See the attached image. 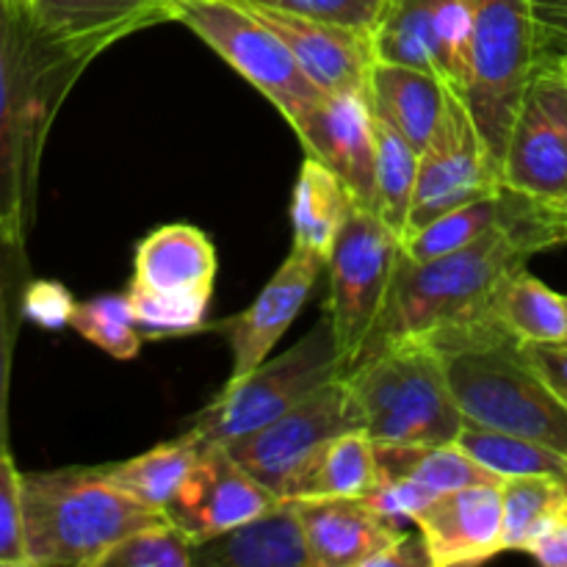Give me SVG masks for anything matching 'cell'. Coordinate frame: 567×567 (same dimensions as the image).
Segmentation results:
<instances>
[{"mask_svg":"<svg viewBox=\"0 0 567 567\" xmlns=\"http://www.w3.org/2000/svg\"><path fill=\"white\" fill-rule=\"evenodd\" d=\"M532 557L546 567H567V515L548 526L529 546Z\"/></svg>","mask_w":567,"mask_h":567,"instance_id":"7bdbcfd3","label":"cell"},{"mask_svg":"<svg viewBox=\"0 0 567 567\" xmlns=\"http://www.w3.org/2000/svg\"><path fill=\"white\" fill-rule=\"evenodd\" d=\"M28 282H31V275H28L25 247L0 236V452H11V365H14L17 332H20L22 321V293H25Z\"/></svg>","mask_w":567,"mask_h":567,"instance_id":"d6a6232c","label":"cell"},{"mask_svg":"<svg viewBox=\"0 0 567 567\" xmlns=\"http://www.w3.org/2000/svg\"><path fill=\"white\" fill-rule=\"evenodd\" d=\"M502 219V188L496 194L446 210L402 238V249L413 260H435L480 241Z\"/></svg>","mask_w":567,"mask_h":567,"instance_id":"1f68e13d","label":"cell"},{"mask_svg":"<svg viewBox=\"0 0 567 567\" xmlns=\"http://www.w3.org/2000/svg\"><path fill=\"white\" fill-rule=\"evenodd\" d=\"M249 9L291 48L297 64L321 92L369 94L371 70L377 64L374 33L305 20L275 9Z\"/></svg>","mask_w":567,"mask_h":567,"instance_id":"ac0fdd59","label":"cell"},{"mask_svg":"<svg viewBox=\"0 0 567 567\" xmlns=\"http://www.w3.org/2000/svg\"><path fill=\"white\" fill-rule=\"evenodd\" d=\"M28 3H31V0H28Z\"/></svg>","mask_w":567,"mask_h":567,"instance_id":"bcb514c9","label":"cell"},{"mask_svg":"<svg viewBox=\"0 0 567 567\" xmlns=\"http://www.w3.org/2000/svg\"><path fill=\"white\" fill-rule=\"evenodd\" d=\"M347 374L336 349L327 316L313 330L275 360H266L241 382L225 385V391L194 419L192 430L216 443H230L271 424L319 391L324 382Z\"/></svg>","mask_w":567,"mask_h":567,"instance_id":"ba28073f","label":"cell"},{"mask_svg":"<svg viewBox=\"0 0 567 567\" xmlns=\"http://www.w3.org/2000/svg\"><path fill=\"white\" fill-rule=\"evenodd\" d=\"M432 567L482 565L504 551L502 485L441 493L413 518Z\"/></svg>","mask_w":567,"mask_h":567,"instance_id":"e0dca14e","label":"cell"},{"mask_svg":"<svg viewBox=\"0 0 567 567\" xmlns=\"http://www.w3.org/2000/svg\"><path fill=\"white\" fill-rule=\"evenodd\" d=\"M543 61H557L567 53V0H529Z\"/></svg>","mask_w":567,"mask_h":567,"instance_id":"60d3db41","label":"cell"},{"mask_svg":"<svg viewBox=\"0 0 567 567\" xmlns=\"http://www.w3.org/2000/svg\"><path fill=\"white\" fill-rule=\"evenodd\" d=\"M0 567H28L22 474L11 452H0Z\"/></svg>","mask_w":567,"mask_h":567,"instance_id":"74e56055","label":"cell"},{"mask_svg":"<svg viewBox=\"0 0 567 567\" xmlns=\"http://www.w3.org/2000/svg\"><path fill=\"white\" fill-rule=\"evenodd\" d=\"M474 6L471 0H391L374 33L377 61L419 66L463 89Z\"/></svg>","mask_w":567,"mask_h":567,"instance_id":"4fadbf2b","label":"cell"},{"mask_svg":"<svg viewBox=\"0 0 567 567\" xmlns=\"http://www.w3.org/2000/svg\"><path fill=\"white\" fill-rule=\"evenodd\" d=\"M377 138V192L374 214L404 238L419 181L421 153L385 120L374 116Z\"/></svg>","mask_w":567,"mask_h":567,"instance_id":"f546056e","label":"cell"},{"mask_svg":"<svg viewBox=\"0 0 567 567\" xmlns=\"http://www.w3.org/2000/svg\"><path fill=\"white\" fill-rule=\"evenodd\" d=\"M354 430H363V415L347 380L336 377L280 419L225 446L271 496L288 498L293 480L321 452V446Z\"/></svg>","mask_w":567,"mask_h":567,"instance_id":"30bf717a","label":"cell"},{"mask_svg":"<svg viewBox=\"0 0 567 567\" xmlns=\"http://www.w3.org/2000/svg\"><path fill=\"white\" fill-rule=\"evenodd\" d=\"M214 280L216 249L199 227H158L136 247V286L166 293H214Z\"/></svg>","mask_w":567,"mask_h":567,"instance_id":"603a6c76","label":"cell"},{"mask_svg":"<svg viewBox=\"0 0 567 567\" xmlns=\"http://www.w3.org/2000/svg\"><path fill=\"white\" fill-rule=\"evenodd\" d=\"M399 258L402 236L374 210L358 205L338 233L327 260L330 293L324 310L347 371L374 338L391 297Z\"/></svg>","mask_w":567,"mask_h":567,"instance_id":"52a82bcc","label":"cell"},{"mask_svg":"<svg viewBox=\"0 0 567 567\" xmlns=\"http://www.w3.org/2000/svg\"><path fill=\"white\" fill-rule=\"evenodd\" d=\"M199 567H316L297 498H280L247 524L194 546Z\"/></svg>","mask_w":567,"mask_h":567,"instance_id":"44dd1931","label":"cell"},{"mask_svg":"<svg viewBox=\"0 0 567 567\" xmlns=\"http://www.w3.org/2000/svg\"><path fill=\"white\" fill-rule=\"evenodd\" d=\"M565 485H567V482H565Z\"/></svg>","mask_w":567,"mask_h":567,"instance_id":"7dc6e473","label":"cell"},{"mask_svg":"<svg viewBox=\"0 0 567 567\" xmlns=\"http://www.w3.org/2000/svg\"><path fill=\"white\" fill-rule=\"evenodd\" d=\"M471 6L474 28L460 94L502 177L515 116L543 55L529 0H471Z\"/></svg>","mask_w":567,"mask_h":567,"instance_id":"8992f818","label":"cell"},{"mask_svg":"<svg viewBox=\"0 0 567 567\" xmlns=\"http://www.w3.org/2000/svg\"><path fill=\"white\" fill-rule=\"evenodd\" d=\"M380 480H415L435 493L468 485H502V476L476 463L457 441L454 443H377ZM377 480V482H380Z\"/></svg>","mask_w":567,"mask_h":567,"instance_id":"484cf974","label":"cell"},{"mask_svg":"<svg viewBox=\"0 0 567 567\" xmlns=\"http://www.w3.org/2000/svg\"><path fill=\"white\" fill-rule=\"evenodd\" d=\"M358 208L352 188L321 161L305 155L291 197L293 249L316 255L327 264L336 238Z\"/></svg>","mask_w":567,"mask_h":567,"instance_id":"cb8c5ba5","label":"cell"},{"mask_svg":"<svg viewBox=\"0 0 567 567\" xmlns=\"http://www.w3.org/2000/svg\"><path fill=\"white\" fill-rule=\"evenodd\" d=\"M502 186L567 205V72L559 61H543L526 89L504 153Z\"/></svg>","mask_w":567,"mask_h":567,"instance_id":"8fae6325","label":"cell"},{"mask_svg":"<svg viewBox=\"0 0 567 567\" xmlns=\"http://www.w3.org/2000/svg\"><path fill=\"white\" fill-rule=\"evenodd\" d=\"M520 343H567V297L518 269L498 286L487 310Z\"/></svg>","mask_w":567,"mask_h":567,"instance_id":"4316f807","label":"cell"},{"mask_svg":"<svg viewBox=\"0 0 567 567\" xmlns=\"http://www.w3.org/2000/svg\"><path fill=\"white\" fill-rule=\"evenodd\" d=\"M72 310H75V299L59 282H28L25 293H22V319L37 327H44V330L70 327Z\"/></svg>","mask_w":567,"mask_h":567,"instance_id":"ab89813d","label":"cell"},{"mask_svg":"<svg viewBox=\"0 0 567 567\" xmlns=\"http://www.w3.org/2000/svg\"><path fill=\"white\" fill-rule=\"evenodd\" d=\"M70 327L116 360H133L142 352L144 336L133 319L127 293H103L75 305Z\"/></svg>","mask_w":567,"mask_h":567,"instance_id":"836d02e7","label":"cell"},{"mask_svg":"<svg viewBox=\"0 0 567 567\" xmlns=\"http://www.w3.org/2000/svg\"><path fill=\"white\" fill-rule=\"evenodd\" d=\"M498 188H502V177L457 89L449 100V111L437 125L435 136L421 153L408 233L419 230L446 210L496 194Z\"/></svg>","mask_w":567,"mask_h":567,"instance_id":"7c38bea8","label":"cell"},{"mask_svg":"<svg viewBox=\"0 0 567 567\" xmlns=\"http://www.w3.org/2000/svg\"><path fill=\"white\" fill-rule=\"evenodd\" d=\"M255 9H275L305 20L330 22V25L352 28V31L377 33L385 22L391 0H238Z\"/></svg>","mask_w":567,"mask_h":567,"instance_id":"8d00e7d4","label":"cell"},{"mask_svg":"<svg viewBox=\"0 0 567 567\" xmlns=\"http://www.w3.org/2000/svg\"><path fill=\"white\" fill-rule=\"evenodd\" d=\"M297 504L316 567H371L408 535L365 498H302Z\"/></svg>","mask_w":567,"mask_h":567,"instance_id":"d6986e66","label":"cell"},{"mask_svg":"<svg viewBox=\"0 0 567 567\" xmlns=\"http://www.w3.org/2000/svg\"><path fill=\"white\" fill-rule=\"evenodd\" d=\"M504 551H529L532 543L567 515V485L557 476H509L502 482Z\"/></svg>","mask_w":567,"mask_h":567,"instance_id":"f1b7e54d","label":"cell"},{"mask_svg":"<svg viewBox=\"0 0 567 567\" xmlns=\"http://www.w3.org/2000/svg\"><path fill=\"white\" fill-rule=\"evenodd\" d=\"M457 443L476 463L485 465L502 480H509V476H557V480L567 482V457L543 446V443L507 435V432L485 430V426H476L471 421H465Z\"/></svg>","mask_w":567,"mask_h":567,"instance_id":"4dcf8cb0","label":"cell"},{"mask_svg":"<svg viewBox=\"0 0 567 567\" xmlns=\"http://www.w3.org/2000/svg\"><path fill=\"white\" fill-rule=\"evenodd\" d=\"M97 567H194V540L166 518L116 543Z\"/></svg>","mask_w":567,"mask_h":567,"instance_id":"d590c367","label":"cell"},{"mask_svg":"<svg viewBox=\"0 0 567 567\" xmlns=\"http://www.w3.org/2000/svg\"><path fill=\"white\" fill-rule=\"evenodd\" d=\"M28 567H97L127 535L166 520L100 468L22 474Z\"/></svg>","mask_w":567,"mask_h":567,"instance_id":"3957f363","label":"cell"},{"mask_svg":"<svg viewBox=\"0 0 567 567\" xmlns=\"http://www.w3.org/2000/svg\"><path fill=\"white\" fill-rule=\"evenodd\" d=\"M457 89L446 78L408 64L377 61L369 81V103L374 116L396 127L419 153L449 111V100Z\"/></svg>","mask_w":567,"mask_h":567,"instance_id":"7402d4cb","label":"cell"},{"mask_svg":"<svg viewBox=\"0 0 567 567\" xmlns=\"http://www.w3.org/2000/svg\"><path fill=\"white\" fill-rule=\"evenodd\" d=\"M324 266V260L316 255L291 249V255L282 260V266L266 282L258 299L238 316L216 324V330L230 341L233 349V371L227 385L241 382L244 377H249L260 363L269 360L271 349L286 336L302 305L308 302Z\"/></svg>","mask_w":567,"mask_h":567,"instance_id":"2e32d148","label":"cell"},{"mask_svg":"<svg viewBox=\"0 0 567 567\" xmlns=\"http://www.w3.org/2000/svg\"><path fill=\"white\" fill-rule=\"evenodd\" d=\"M310 158L330 166L363 208L374 210L377 138L369 94H324L297 122H291Z\"/></svg>","mask_w":567,"mask_h":567,"instance_id":"9a60e30c","label":"cell"},{"mask_svg":"<svg viewBox=\"0 0 567 567\" xmlns=\"http://www.w3.org/2000/svg\"><path fill=\"white\" fill-rule=\"evenodd\" d=\"M380 480L374 441L365 430L343 432L321 446V452L293 480L288 498H363Z\"/></svg>","mask_w":567,"mask_h":567,"instance_id":"d4e9b609","label":"cell"},{"mask_svg":"<svg viewBox=\"0 0 567 567\" xmlns=\"http://www.w3.org/2000/svg\"><path fill=\"white\" fill-rule=\"evenodd\" d=\"M430 565V551L424 546V537L421 535H404L402 540L393 543L388 551H382L380 557L371 563V567H419Z\"/></svg>","mask_w":567,"mask_h":567,"instance_id":"ee69618b","label":"cell"},{"mask_svg":"<svg viewBox=\"0 0 567 567\" xmlns=\"http://www.w3.org/2000/svg\"><path fill=\"white\" fill-rule=\"evenodd\" d=\"M437 496H441V493L430 491V487L421 485V482L399 476V480H380L374 485V491L363 498L377 509V513L385 515V518L396 520V524H413L415 515H419L426 504L435 502Z\"/></svg>","mask_w":567,"mask_h":567,"instance_id":"f35d334b","label":"cell"},{"mask_svg":"<svg viewBox=\"0 0 567 567\" xmlns=\"http://www.w3.org/2000/svg\"><path fill=\"white\" fill-rule=\"evenodd\" d=\"M532 255L502 219L480 241L443 258L413 260L402 249L385 313L360 360L382 343L426 338L449 327L487 319L498 286L513 271L524 269Z\"/></svg>","mask_w":567,"mask_h":567,"instance_id":"277c9868","label":"cell"},{"mask_svg":"<svg viewBox=\"0 0 567 567\" xmlns=\"http://www.w3.org/2000/svg\"><path fill=\"white\" fill-rule=\"evenodd\" d=\"M277 502L280 498L233 460L225 443L208 441L164 515L197 546L258 518Z\"/></svg>","mask_w":567,"mask_h":567,"instance_id":"5bb4252c","label":"cell"},{"mask_svg":"<svg viewBox=\"0 0 567 567\" xmlns=\"http://www.w3.org/2000/svg\"><path fill=\"white\" fill-rule=\"evenodd\" d=\"M377 443H454L465 426L437 349L424 338L382 343L343 374Z\"/></svg>","mask_w":567,"mask_h":567,"instance_id":"5b68a950","label":"cell"},{"mask_svg":"<svg viewBox=\"0 0 567 567\" xmlns=\"http://www.w3.org/2000/svg\"><path fill=\"white\" fill-rule=\"evenodd\" d=\"M205 443H208V437L188 430L186 435L158 443L155 449L138 454V457H131L127 463L105 465V471L122 491L136 496L147 507L166 513V507L177 496L186 476L192 474Z\"/></svg>","mask_w":567,"mask_h":567,"instance_id":"83f0119b","label":"cell"},{"mask_svg":"<svg viewBox=\"0 0 567 567\" xmlns=\"http://www.w3.org/2000/svg\"><path fill=\"white\" fill-rule=\"evenodd\" d=\"M557 61H559V64H563V70L567 72V53L563 55V59H557Z\"/></svg>","mask_w":567,"mask_h":567,"instance_id":"f6af8a7d","label":"cell"},{"mask_svg":"<svg viewBox=\"0 0 567 567\" xmlns=\"http://www.w3.org/2000/svg\"><path fill=\"white\" fill-rule=\"evenodd\" d=\"M529 363L567 404V343H524Z\"/></svg>","mask_w":567,"mask_h":567,"instance_id":"b9f144b4","label":"cell"},{"mask_svg":"<svg viewBox=\"0 0 567 567\" xmlns=\"http://www.w3.org/2000/svg\"><path fill=\"white\" fill-rule=\"evenodd\" d=\"M175 20L197 33L238 75L247 78L288 122L324 97L291 48L238 0H175Z\"/></svg>","mask_w":567,"mask_h":567,"instance_id":"9c48e42d","label":"cell"},{"mask_svg":"<svg viewBox=\"0 0 567 567\" xmlns=\"http://www.w3.org/2000/svg\"><path fill=\"white\" fill-rule=\"evenodd\" d=\"M89 64L28 0H0V236L11 244H28L50 125Z\"/></svg>","mask_w":567,"mask_h":567,"instance_id":"6da1fadb","label":"cell"},{"mask_svg":"<svg viewBox=\"0 0 567 567\" xmlns=\"http://www.w3.org/2000/svg\"><path fill=\"white\" fill-rule=\"evenodd\" d=\"M127 302H131L133 319L144 338L188 336V332L205 330L210 293L150 291V288L131 282Z\"/></svg>","mask_w":567,"mask_h":567,"instance_id":"e575fe53","label":"cell"},{"mask_svg":"<svg viewBox=\"0 0 567 567\" xmlns=\"http://www.w3.org/2000/svg\"><path fill=\"white\" fill-rule=\"evenodd\" d=\"M37 20L86 59L142 28L175 20V0H31Z\"/></svg>","mask_w":567,"mask_h":567,"instance_id":"ffe728a7","label":"cell"},{"mask_svg":"<svg viewBox=\"0 0 567 567\" xmlns=\"http://www.w3.org/2000/svg\"><path fill=\"white\" fill-rule=\"evenodd\" d=\"M465 421L543 443L567 457V404L529 363L524 343L487 319L432 332Z\"/></svg>","mask_w":567,"mask_h":567,"instance_id":"7a4b0ae2","label":"cell"}]
</instances>
